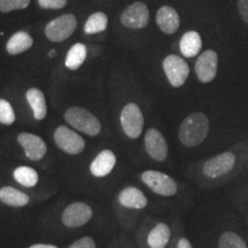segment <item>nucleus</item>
Masks as SVG:
<instances>
[{
  "instance_id": "nucleus-1",
  "label": "nucleus",
  "mask_w": 248,
  "mask_h": 248,
  "mask_svg": "<svg viewBox=\"0 0 248 248\" xmlns=\"http://www.w3.org/2000/svg\"><path fill=\"white\" fill-rule=\"evenodd\" d=\"M209 131V121L202 113H194L183 121L179 128V139L187 147L200 145Z\"/></svg>"
},
{
  "instance_id": "nucleus-2",
  "label": "nucleus",
  "mask_w": 248,
  "mask_h": 248,
  "mask_svg": "<svg viewBox=\"0 0 248 248\" xmlns=\"http://www.w3.org/2000/svg\"><path fill=\"white\" fill-rule=\"evenodd\" d=\"M64 120L70 126L89 136H97L101 131L100 121L82 107L69 108L64 114Z\"/></svg>"
},
{
  "instance_id": "nucleus-3",
  "label": "nucleus",
  "mask_w": 248,
  "mask_h": 248,
  "mask_svg": "<svg viewBox=\"0 0 248 248\" xmlns=\"http://www.w3.org/2000/svg\"><path fill=\"white\" fill-rule=\"evenodd\" d=\"M76 27V17L73 14H64L52 20L46 26L45 35L52 42H63L73 35Z\"/></svg>"
},
{
  "instance_id": "nucleus-4",
  "label": "nucleus",
  "mask_w": 248,
  "mask_h": 248,
  "mask_svg": "<svg viewBox=\"0 0 248 248\" xmlns=\"http://www.w3.org/2000/svg\"><path fill=\"white\" fill-rule=\"evenodd\" d=\"M141 179L154 193L162 195V197H171L177 192L176 182L163 172L147 170L141 173Z\"/></svg>"
},
{
  "instance_id": "nucleus-5",
  "label": "nucleus",
  "mask_w": 248,
  "mask_h": 248,
  "mask_svg": "<svg viewBox=\"0 0 248 248\" xmlns=\"http://www.w3.org/2000/svg\"><path fill=\"white\" fill-rule=\"evenodd\" d=\"M121 124L123 131L129 138L136 139L141 135L144 128V116L137 105L130 102L121 113Z\"/></svg>"
},
{
  "instance_id": "nucleus-6",
  "label": "nucleus",
  "mask_w": 248,
  "mask_h": 248,
  "mask_svg": "<svg viewBox=\"0 0 248 248\" xmlns=\"http://www.w3.org/2000/svg\"><path fill=\"white\" fill-rule=\"evenodd\" d=\"M54 140L59 148L66 152L68 154L75 155L79 154L85 148V141L78 133L68 128L61 125L55 130Z\"/></svg>"
},
{
  "instance_id": "nucleus-7",
  "label": "nucleus",
  "mask_w": 248,
  "mask_h": 248,
  "mask_svg": "<svg viewBox=\"0 0 248 248\" xmlns=\"http://www.w3.org/2000/svg\"><path fill=\"white\" fill-rule=\"evenodd\" d=\"M163 69L173 88H179L184 84L190 74L188 64L178 55H169L164 59Z\"/></svg>"
},
{
  "instance_id": "nucleus-8",
  "label": "nucleus",
  "mask_w": 248,
  "mask_h": 248,
  "mask_svg": "<svg viewBox=\"0 0 248 248\" xmlns=\"http://www.w3.org/2000/svg\"><path fill=\"white\" fill-rule=\"evenodd\" d=\"M150 21V12L144 2H135L130 5L121 16V22L130 29H142Z\"/></svg>"
},
{
  "instance_id": "nucleus-9",
  "label": "nucleus",
  "mask_w": 248,
  "mask_h": 248,
  "mask_svg": "<svg viewBox=\"0 0 248 248\" xmlns=\"http://www.w3.org/2000/svg\"><path fill=\"white\" fill-rule=\"evenodd\" d=\"M235 163V155L231 152H225L216 155L203 164V173L207 177L217 178L231 171Z\"/></svg>"
},
{
  "instance_id": "nucleus-10",
  "label": "nucleus",
  "mask_w": 248,
  "mask_h": 248,
  "mask_svg": "<svg viewBox=\"0 0 248 248\" xmlns=\"http://www.w3.org/2000/svg\"><path fill=\"white\" fill-rule=\"evenodd\" d=\"M92 217V209L89 204L83 202H74L69 204L63 214L62 222L68 228H79L88 223Z\"/></svg>"
},
{
  "instance_id": "nucleus-11",
  "label": "nucleus",
  "mask_w": 248,
  "mask_h": 248,
  "mask_svg": "<svg viewBox=\"0 0 248 248\" xmlns=\"http://www.w3.org/2000/svg\"><path fill=\"white\" fill-rule=\"evenodd\" d=\"M218 57L216 52L208 49L204 51L195 62V74L202 83H209L216 77Z\"/></svg>"
},
{
  "instance_id": "nucleus-12",
  "label": "nucleus",
  "mask_w": 248,
  "mask_h": 248,
  "mask_svg": "<svg viewBox=\"0 0 248 248\" xmlns=\"http://www.w3.org/2000/svg\"><path fill=\"white\" fill-rule=\"evenodd\" d=\"M145 148L147 154L155 161H164L168 155V145L159 130L150 129L145 135Z\"/></svg>"
},
{
  "instance_id": "nucleus-13",
  "label": "nucleus",
  "mask_w": 248,
  "mask_h": 248,
  "mask_svg": "<svg viewBox=\"0 0 248 248\" xmlns=\"http://www.w3.org/2000/svg\"><path fill=\"white\" fill-rule=\"evenodd\" d=\"M17 141L23 147L28 159L32 161L42 160L47 152L45 141L39 136L32 135V133H20L17 137Z\"/></svg>"
},
{
  "instance_id": "nucleus-14",
  "label": "nucleus",
  "mask_w": 248,
  "mask_h": 248,
  "mask_svg": "<svg viewBox=\"0 0 248 248\" xmlns=\"http://www.w3.org/2000/svg\"><path fill=\"white\" fill-rule=\"evenodd\" d=\"M116 164V156L113 152L105 150L99 153L90 166V171L94 177H105L109 175Z\"/></svg>"
},
{
  "instance_id": "nucleus-15",
  "label": "nucleus",
  "mask_w": 248,
  "mask_h": 248,
  "mask_svg": "<svg viewBox=\"0 0 248 248\" xmlns=\"http://www.w3.org/2000/svg\"><path fill=\"white\" fill-rule=\"evenodd\" d=\"M156 23L164 33L171 35L178 30L181 20L175 8L170 6H163L156 14Z\"/></svg>"
},
{
  "instance_id": "nucleus-16",
  "label": "nucleus",
  "mask_w": 248,
  "mask_h": 248,
  "mask_svg": "<svg viewBox=\"0 0 248 248\" xmlns=\"http://www.w3.org/2000/svg\"><path fill=\"white\" fill-rule=\"evenodd\" d=\"M119 201L123 207L132 209H142L147 206V198L137 187L129 186L121 192Z\"/></svg>"
},
{
  "instance_id": "nucleus-17",
  "label": "nucleus",
  "mask_w": 248,
  "mask_h": 248,
  "mask_svg": "<svg viewBox=\"0 0 248 248\" xmlns=\"http://www.w3.org/2000/svg\"><path fill=\"white\" fill-rule=\"evenodd\" d=\"M201 47H202V40L197 31H188L184 33L179 43V48L185 58H193L199 54Z\"/></svg>"
},
{
  "instance_id": "nucleus-18",
  "label": "nucleus",
  "mask_w": 248,
  "mask_h": 248,
  "mask_svg": "<svg viewBox=\"0 0 248 248\" xmlns=\"http://www.w3.org/2000/svg\"><path fill=\"white\" fill-rule=\"evenodd\" d=\"M27 100L29 102L31 109L33 111V116L36 120L45 119L47 114V106H46L45 95L38 89H30L27 92Z\"/></svg>"
},
{
  "instance_id": "nucleus-19",
  "label": "nucleus",
  "mask_w": 248,
  "mask_h": 248,
  "mask_svg": "<svg viewBox=\"0 0 248 248\" xmlns=\"http://www.w3.org/2000/svg\"><path fill=\"white\" fill-rule=\"evenodd\" d=\"M0 201L12 207H23L29 203V195L18 191L17 188L5 186L0 188Z\"/></svg>"
},
{
  "instance_id": "nucleus-20",
  "label": "nucleus",
  "mask_w": 248,
  "mask_h": 248,
  "mask_svg": "<svg viewBox=\"0 0 248 248\" xmlns=\"http://www.w3.org/2000/svg\"><path fill=\"white\" fill-rule=\"evenodd\" d=\"M32 38H31L29 33L26 32V31H18V32L14 33L9 38L6 48H7V52L9 54L15 55L29 49L32 46Z\"/></svg>"
},
{
  "instance_id": "nucleus-21",
  "label": "nucleus",
  "mask_w": 248,
  "mask_h": 248,
  "mask_svg": "<svg viewBox=\"0 0 248 248\" xmlns=\"http://www.w3.org/2000/svg\"><path fill=\"white\" fill-rule=\"evenodd\" d=\"M169 226L164 223H159L155 228L148 233L147 244L151 248H164L168 245L170 239Z\"/></svg>"
},
{
  "instance_id": "nucleus-22",
  "label": "nucleus",
  "mask_w": 248,
  "mask_h": 248,
  "mask_svg": "<svg viewBox=\"0 0 248 248\" xmlns=\"http://www.w3.org/2000/svg\"><path fill=\"white\" fill-rule=\"evenodd\" d=\"M13 176L14 179L18 183V184L26 186V187H33V186L37 185L39 179L38 172H37L33 168H30V167L26 166L17 167V168L14 170Z\"/></svg>"
},
{
  "instance_id": "nucleus-23",
  "label": "nucleus",
  "mask_w": 248,
  "mask_h": 248,
  "mask_svg": "<svg viewBox=\"0 0 248 248\" xmlns=\"http://www.w3.org/2000/svg\"><path fill=\"white\" fill-rule=\"evenodd\" d=\"M86 58V47L84 44L77 43L68 51L66 58V67L70 70H76L82 66Z\"/></svg>"
},
{
  "instance_id": "nucleus-24",
  "label": "nucleus",
  "mask_w": 248,
  "mask_h": 248,
  "mask_svg": "<svg viewBox=\"0 0 248 248\" xmlns=\"http://www.w3.org/2000/svg\"><path fill=\"white\" fill-rule=\"evenodd\" d=\"M108 24V17L107 15L102 12H98V13L92 14L91 16L86 21L84 31L88 35H94V33L102 32L107 29Z\"/></svg>"
},
{
  "instance_id": "nucleus-25",
  "label": "nucleus",
  "mask_w": 248,
  "mask_h": 248,
  "mask_svg": "<svg viewBox=\"0 0 248 248\" xmlns=\"http://www.w3.org/2000/svg\"><path fill=\"white\" fill-rule=\"evenodd\" d=\"M218 248H248L244 239L234 232H224L218 240Z\"/></svg>"
},
{
  "instance_id": "nucleus-26",
  "label": "nucleus",
  "mask_w": 248,
  "mask_h": 248,
  "mask_svg": "<svg viewBox=\"0 0 248 248\" xmlns=\"http://www.w3.org/2000/svg\"><path fill=\"white\" fill-rule=\"evenodd\" d=\"M15 121V113L13 107L5 99H0V123L11 125Z\"/></svg>"
},
{
  "instance_id": "nucleus-27",
  "label": "nucleus",
  "mask_w": 248,
  "mask_h": 248,
  "mask_svg": "<svg viewBox=\"0 0 248 248\" xmlns=\"http://www.w3.org/2000/svg\"><path fill=\"white\" fill-rule=\"evenodd\" d=\"M31 0H0V12L9 13L16 9H24L29 6Z\"/></svg>"
},
{
  "instance_id": "nucleus-28",
  "label": "nucleus",
  "mask_w": 248,
  "mask_h": 248,
  "mask_svg": "<svg viewBox=\"0 0 248 248\" xmlns=\"http://www.w3.org/2000/svg\"><path fill=\"white\" fill-rule=\"evenodd\" d=\"M38 4L46 9H59L67 5V0H38Z\"/></svg>"
},
{
  "instance_id": "nucleus-29",
  "label": "nucleus",
  "mask_w": 248,
  "mask_h": 248,
  "mask_svg": "<svg viewBox=\"0 0 248 248\" xmlns=\"http://www.w3.org/2000/svg\"><path fill=\"white\" fill-rule=\"evenodd\" d=\"M69 248H95V243L92 238L83 237L70 245Z\"/></svg>"
},
{
  "instance_id": "nucleus-30",
  "label": "nucleus",
  "mask_w": 248,
  "mask_h": 248,
  "mask_svg": "<svg viewBox=\"0 0 248 248\" xmlns=\"http://www.w3.org/2000/svg\"><path fill=\"white\" fill-rule=\"evenodd\" d=\"M238 9L243 17V20L248 24V0H239L238 1Z\"/></svg>"
},
{
  "instance_id": "nucleus-31",
  "label": "nucleus",
  "mask_w": 248,
  "mask_h": 248,
  "mask_svg": "<svg viewBox=\"0 0 248 248\" xmlns=\"http://www.w3.org/2000/svg\"><path fill=\"white\" fill-rule=\"evenodd\" d=\"M177 248H193V247H192L191 243L187 239H185V238H182V239H179V241H178Z\"/></svg>"
},
{
  "instance_id": "nucleus-32",
  "label": "nucleus",
  "mask_w": 248,
  "mask_h": 248,
  "mask_svg": "<svg viewBox=\"0 0 248 248\" xmlns=\"http://www.w3.org/2000/svg\"><path fill=\"white\" fill-rule=\"evenodd\" d=\"M29 248H58L57 246H54V245H47V244H36V245H32V246H30Z\"/></svg>"
},
{
  "instance_id": "nucleus-33",
  "label": "nucleus",
  "mask_w": 248,
  "mask_h": 248,
  "mask_svg": "<svg viewBox=\"0 0 248 248\" xmlns=\"http://www.w3.org/2000/svg\"><path fill=\"white\" fill-rule=\"evenodd\" d=\"M54 55H55V51H54V49H51V51L48 52V57L49 58H53Z\"/></svg>"
}]
</instances>
